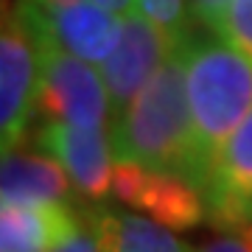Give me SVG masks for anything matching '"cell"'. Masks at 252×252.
Listing matches in <instances>:
<instances>
[{
    "instance_id": "1",
    "label": "cell",
    "mask_w": 252,
    "mask_h": 252,
    "mask_svg": "<svg viewBox=\"0 0 252 252\" xmlns=\"http://www.w3.org/2000/svg\"><path fill=\"white\" fill-rule=\"evenodd\" d=\"M182 42H177L132 104L109 121V143L118 160L140 162L152 171L182 174L196 185V140L185 90Z\"/></svg>"
},
{
    "instance_id": "2",
    "label": "cell",
    "mask_w": 252,
    "mask_h": 252,
    "mask_svg": "<svg viewBox=\"0 0 252 252\" xmlns=\"http://www.w3.org/2000/svg\"><path fill=\"white\" fill-rule=\"evenodd\" d=\"M196 140V188H205L221 146L252 112V59L230 42H182Z\"/></svg>"
},
{
    "instance_id": "3",
    "label": "cell",
    "mask_w": 252,
    "mask_h": 252,
    "mask_svg": "<svg viewBox=\"0 0 252 252\" xmlns=\"http://www.w3.org/2000/svg\"><path fill=\"white\" fill-rule=\"evenodd\" d=\"M42 45L14 3L0 0V154L23 143L39 107Z\"/></svg>"
},
{
    "instance_id": "4",
    "label": "cell",
    "mask_w": 252,
    "mask_h": 252,
    "mask_svg": "<svg viewBox=\"0 0 252 252\" xmlns=\"http://www.w3.org/2000/svg\"><path fill=\"white\" fill-rule=\"evenodd\" d=\"M20 17L28 23L42 48H62L93 64H104L115 48L124 20L115 11L98 3L73 0V3H51V0H14Z\"/></svg>"
},
{
    "instance_id": "5",
    "label": "cell",
    "mask_w": 252,
    "mask_h": 252,
    "mask_svg": "<svg viewBox=\"0 0 252 252\" xmlns=\"http://www.w3.org/2000/svg\"><path fill=\"white\" fill-rule=\"evenodd\" d=\"M93 62L62 48H42V84L36 112L45 121H64L79 129H104L109 115L107 81Z\"/></svg>"
},
{
    "instance_id": "6",
    "label": "cell",
    "mask_w": 252,
    "mask_h": 252,
    "mask_svg": "<svg viewBox=\"0 0 252 252\" xmlns=\"http://www.w3.org/2000/svg\"><path fill=\"white\" fill-rule=\"evenodd\" d=\"M112 193L118 196V202L140 207L154 221L171 227V230L199 227L207 216L205 193L190 180L171 171H152L132 160L115 162Z\"/></svg>"
},
{
    "instance_id": "7",
    "label": "cell",
    "mask_w": 252,
    "mask_h": 252,
    "mask_svg": "<svg viewBox=\"0 0 252 252\" xmlns=\"http://www.w3.org/2000/svg\"><path fill=\"white\" fill-rule=\"evenodd\" d=\"M177 42H182V39L165 34L160 26H154L137 9L124 14L121 36H118L112 54L101 64L109 93V115L118 118L132 104V98L149 84V79L168 59Z\"/></svg>"
},
{
    "instance_id": "8",
    "label": "cell",
    "mask_w": 252,
    "mask_h": 252,
    "mask_svg": "<svg viewBox=\"0 0 252 252\" xmlns=\"http://www.w3.org/2000/svg\"><path fill=\"white\" fill-rule=\"evenodd\" d=\"M34 143L62 162L73 185L90 202H104L109 196L112 190L109 146L112 143L107 140L104 129H79L64 121H45L36 129Z\"/></svg>"
},
{
    "instance_id": "9",
    "label": "cell",
    "mask_w": 252,
    "mask_h": 252,
    "mask_svg": "<svg viewBox=\"0 0 252 252\" xmlns=\"http://www.w3.org/2000/svg\"><path fill=\"white\" fill-rule=\"evenodd\" d=\"M202 193L216 230L252 219V112L221 146Z\"/></svg>"
},
{
    "instance_id": "10",
    "label": "cell",
    "mask_w": 252,
    "mask_h": 252,
    "mask_svg": "<svg viewBox=\"0 0 252 252\" xmlns=\"http://www.w3.org/2000/svg\"><path fill=\"white\" fill-rule=\"evenodd\" d=\"M81 216L73 202L0 205V252H51L79 230Z\"/></svg>"
},
{
    "instance_id": "11",
    "label": "cell",
    "mask_w": 252,
    "mask_h": 252,
    "mask_svg": "<svg viewBox=\"0 0 252 252\" xmlns=\"http://www.w3.org/2000/svg\"><path fill=\"white\" fill-rule=\"evenodd\" d=\"M64 165L48 152L0 154V205L73 202Z\"/></svg>"
},
{
    "instance_id": "12",
    "label": "cell",
    "mask_w": 252,
    "mask_h": 252,
    "mask_svg": "<svg viewBox=\"0 0 252 252\" xmlns=\"http://www.w3.org/2000/svg\"><path fill=\"white\" fill-rule=\"evenodd\" d=\"M101 224L107 233L109 250L112 252H190L188 244H182L171 233V227L160 221H149L129 213H104Z\"/></svg>"
},
{
    "instance_id": "13",
    "label": "cell",
    "mask_w": 252,
    "mask_h": 252,
    "mask_svg": "<svg viewBox=\"0 0 252 252\" xmlns=\"http://www.w3.org/2000/svg\"><path fill=\"white\" fill-rule=\"evenodd\" d=\"M213 31L252 59V0H230Z\"/></svg>"
},
{
    "instance_id": "14",
    "label": "cell",
    "mask_w": 252,
    "mask_h": 252,
    "mask_svg": "<svg viewBox=\"0 0 252 252\" xmlns=\"http://www.w3.org/2000/svg\"><path fill=\"white\" fill-rule=\"evenodd\" d=\"M51 252H112L101 224V210H84L79 230Z\"/></svg>"
},
{
    "instance_id": "15",
    "label": "cell",
    "mask_w": 252,
    "mask_h": 252,
    "mask_svg": "<svg viewBox=\"0 0 252 252\" xmlns=\"http://www.w3.org/2000/svg\"><path fill=\"white\" fill-rule=\"evenodd\" d=\"M137 3H140V11L165 34H171L174 39L188 36V17H185L182 0H137Z\"/></svg>"
},
{
    "instance_id": "16",
    "label": "cell",
    "mask_w": 252,
    "mask_h": 252,
    "mask_svg": "<svg viewBox=\"0 0 252 252\" xmlns=\"http://www.w3.org/2000/svg\"><path fill=\"white\" fill-rule=\"evenodd\" d=\"M196 252H252V219L238 224L219 227V235L210 238Z\"/></svg>"
},
{
    "instance_id": "17",
    "label": "cell",
    "mask_w": 252,
    "mask_h": 252,
    "mask_svg": "<svg viewBox=\"0 0 252 252\" xmlns=\"http://www.w3.org/2000/svg\"><path fill=\"white\" fill-rule=\"evenodd\" d=\"M227 3H230V0H190V14H193L199 23L216 28L219 17H221L224 9H227Z\"/></svg>"
},
{
    "instance_id": "18",
    "label": "cell",
    "mask_w": 252,
    "mask_h": 252,
    "mask_svg": "<svg viewBox=\"0 0 252 252\" xmlns=\"http://www.w3.org/2000/svg\"><path fill=\"white\" fill-rule=\"evenodd\" d=\"M93 3H98L104 9L115 11V14H129V11H135V0H93Z\"/></svg>"
}]
</instances>
